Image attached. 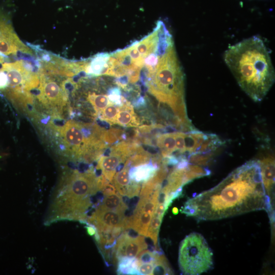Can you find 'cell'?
Here are the masks:
<instances>
[{
  "label": "cell",
  "mask_w": 275,
  "mask_h": 275,
  "mask_svg": "<svg viewBox=\"0 0 275 275\" xmlns=\"http://www.w3.org/2000/svg\"><path fill=\"white\" fill-rule=\"evenodd\" d=\"M261 210L273 218L271 199L263 185L259 161L251 160L214 187L188 199L180 210L197 220L211 221Z\"/></svg>",
  "instance_id": "6da1fadb"
},
{
  "label": "cell",
  "mask_w": 275,
  "mask_h": 275,
  "mask_svg": "<svg viewBox=\"0 0 275 275\" xmlns=\"http://www.w3.org/2000/svg\"><path fill=\"white\" fill-rule=\"evenodd\" d=\"M224 61L241 89L254 101H260L274 81V70L263 40L253 36L230 46Z\"/></svg>",
  "instance_id": "7a4b0ae2"
},
{
  "label": "cell",
  "mask_w": 275,
  "mask_h": 275,
  "mask_svg": "<svg viewBox=\"0 0 275 275\" xmlns=\"http://www.w3.org/2000/svg\"><path fill=\"white\" fill-rule=\"evenodd\" d=\"M178 263L182 273L199 275L213 268V255L204 237L194 232L180 242Z\"/></svg>",
  "instance_id": "3957f363"
},
{
  "label": "cell",
  "mask_w": 275,
  "mask_h": 275,
  "mask_svg": "<svg viewBox=\"0 0 275 275\" xmlns=\"http://www.w3.org/2000/svg\"><path fill=\"white\" fill-rule=\"evenodd\" d=\"M34 54V49L19 39L10 19L0 10V65L21 58L22 55Z\"/></svg>",
  "instance_id": "277c9868"
},
{
  "label": "cell",
  "mask_w": 275,
  "mask_h": 275,
  "mask_svg": "<svg viewBox=\"0 0 275 275\" xmlns=\"http://www.w3.org/2000/svg\"><path fill=\"white\" fill-rule=\"evenodd\" d=\"M126 218L125 212L97 207L91 215L87 217L86 223L93 225L97 229L96 233L110 232L118 227L124 230Z\"/></svg>",
  "instance_id": "5b68a950"
},
{
  "label": "cell",
  "mask_w": 275,
  "mask_h": 275,
  "mask_svg": "<svg viewBox=\"0 0 275 275\" xmlns=\"http://www.w3.org/2000/svg\"><path fill=\"white\" fill-rule=\"evenodd\" d=\"M61 136L67 146L77 156L85 153L89 143L79 124L68 121L61 129Z\"/></svg>",
  "instance_id": "8992f818"
},
{
  "label": "cell",
  "mask_w": 275,
  "mask_h": 275,
  "mask_svg": "<svg viewBox=\"0 0 275 275\" xmlns=\"http://www.w3.org/2000/svg\"><path fill=\"white\" fill-rule=\"evenodd\" d=\"M147 248L144 236L140 235L133 237L124 232L117 239L115 245L116 258L118 260L122 258H135Z\"/></svg>",
  "instance_id": "52a82bcc"
},
{
  "label": "cell",
  "mask_w": 275,
  "mask_h": 275,
  "mask_svg": "<svg viewBox=\"0 0 275 275\" xmlns=\"http://www.w3.org/2000/svg\"><path fill=\"white\" fill-rule=\"evenodd\" d=\"M152 216L141 210L134 209L130 216H126L125 229L131 228L139 234L146 236Z\"/></svg>",
  "instance_id": "ba28073f"
},
{
  "label": "cell",
  "mask_w": 275,
  "mask_h": 275,
  "mask_svg": "<svg viewBox=\"0 0 275 275\" xmlns=\"http://www.w3.org/2000/svg\"><path fill=\"white\" fill-rule=\"evenodd\" d=\"M259 163L263 185L270 197L274 184V159L268 156L259 161Z\"/></svg>",
  "instance_id": "9c48e42d"
},
{
  "label": "cell",
  "mask_w": 275,
  "mask_h": 275,
  "mask_svg": "<svg viewBox=\"0 0 275 275\" xmlns=\"http://www.w3.org/2000/svg\"><path fill=\"white\" fill-rule=\"evenodd\" d=\"M159 165L151 162L132 167L129 170L130 179L137 183L146 182L155 174Z\"/></svg>",
  "instance_id": "30bf717a"
},
{
  "label": "cell",
  "mask_w": 275,
  "mask_h": 275,
  "mask_svg": "<svg viewBox=\"0 0 275 275\" xmlns=\"http://www.w3.org/2000/svg\"><path fill=\"white\" fill-rule=\"evenodd\" d=\"M157 146L160 149L163 158L177 154L181 155L176 150L175 132H167L158 135L156 140Z\"/></svg>",
  "instance_id": "8fae6325"
},
{
  "label": "cell",
  "mask_w": 275,
  "mask_h": 275,
  "mask_svg": "<svg viewBox=\"0 0 275 275\" xmlns=\"http://www.w3.org/2000/svg\"><path fill=\"white\" fill-rule=\"evenodd\" d=\"M115 124L123 126H138L139 121L134 113L132 107L127 101L122 104L119 109Z\"/></svg>",
  "instance_id": "7c38bea8"
},
{
  "label": "cell",
  "mask_w": 275,
  "mask_h": 275,
  "mask_svg": "<svg viewBox=\"0 0 275 275\" xmlns=\"http://www.w3.org/2000/svg\"><path fill=\"white\" fill-rule=\"evenodd\" d=\"M102 209L113 210L125 212L128 206L122 198L117 193L104 197L97 207Z\"/></svg>",
  "instance_id": "4fadbf2b"
},
{
  "label": "cell",
  "mask_w": 275,
  "mask_h": 275,
  "mask_svg": "<svg viewBox=\"0 0 275 275\" xmlns=\"http://www.w3.org/2000/svg\"><path fill=\"white\" fill-rule=\"evenodd\" d=\"M130 178L128 167L125 166L120 171L118 172L114 178L115 186L119 194L125 196L128 188L130 185Z\"/></svg>",
  "instance_id": "5bb4252c"
},
{
  "label": "cell",
  "mask_w": 275,
  "mask_h": 275,
  "mask_svg": "<svg viewBox=\"0 0 275 275\" xmlns=\"http://www.w3.org/2000/svg\"><path fill=\"white\" fill-rule=\"evenodd\" d=\"M166 258L161 253L156 256L152 274H173Z\"/></svg>",
  "instance_id": "9a60e30c"
},
{
  "label": "cell",
  "mask_w": 275,
  "mask_h": 275,
  "mask_svg": "<svg viewBox=\"0 0 275 275\" xmlns=\"http://www.w3.org/2000/svg\"><path fill=\"white\" fill-rule=\"evenodd\" d=\"M88 100L92 104L97 113H100L109 104L107 95L97 94L94 92L89 93Z\"/></svg>",
  "instance_id": "2e32d148"
},
{
  "label": "cell",
  "mask_w": 275,
  "mask_h": 275,
  "mask_svg": "<svg viewBox=\"0 0 275 275\" xmlns=\"http://www.w3.org/2000/svg\"><path fill=\"white\" fill-rule=\"evenodd\" d=\"M162 219V217L154 214L151 218L146 235V236L153 241L157 250L158 236Z\"/></svg>",
  "instance_id": "e0dca14e"
},
{
  "label": "cell",
  "mask_w": 275,
  "mask_h": 275,
  "mask_svg": "<svg viewBox=\"0 0 275 275\" xmlns=\"http://www.w3.org/2000/svg\"><path fill=\"white\" fill-rule=\"evenodd\" d=\"M119 112L117 105L110 103L103 109L100 114V119L112 124H115L116 119Z\"/></svg>",
  "instance_id": "ac0fdd59"
},
{
  "label": "cell",
  "mask_w": 275,
  "mask_h": 275,
  "mask_svg": "<svg viewBox=\"0 0 275 275\" xmlns=\"http://www.w3.org/2000/svg\"><path fill=\"white\" fill-rule=\"evenodd\" d=\"M158 253V251H151L145 249L139 253L136 259L140 263H154Z\"/></svg>",
  "instance_id": "d6986e66"
},
{
  "label": "cell",
  "mask_w": 275,
  "mask_h": 275,
  "mask_svg": "<svg viewBox=\"0 0 275 275\" xmlns=\"http://www.w3.org/2000/svg\"><path fill=\"white\" fill-rule=\"evenodd\" d=\"M120 132L121 131L119 130H110L104 133L103 139L106 142L112 144L119 139L121 134Z\"/></svg>",
  "instance_id": "ffe728a7"
},
{
  "label": "cell",
  "mask_w": 275,
  "mask_h": 275,
  "mask_svg": "<svg viewBox=\"0 0 275 275\" xmlns=\"http://www.w3.org/2000/svg\"><path fill=\"white\" fill-rule=\"evenodd\" d=\"M154 263H140L138 261V270L140 274H152Z\"/></svg>",
  "instance_id": "44dd1931"
},
{
  "label": "cell",
  "mask_w": 275,
  "mask_h": 275,
  "mask_svg": "<svg viewBox=\"0 0 275 275\" xmlns=\"http://www.w3.org/2000/svg\"><path fill=\"white\" fill-rule=\"evenodd\" d=\"M143 148L144 150L149 153V154H157L158 153V148H156L154 146L144 145H143Z\"/></svg>",
  "instance_id": "7402d4cb"
},
{
  "label": "cell",
  "mask_w": 275,
  "mask_h": 275,
  "mask_svg": "<svg viewBox=\"0 0 275 275\" xmlns=\"http://www.w3.org/2000/svg\"><path fill=\"white\" fill-rule=\"evenodd\" d=\"M172 212L174 214H177L178 213V209L176 207L173 208Z\"/></svg>",
  "instance_id": "603a6c76"
}]
</instances>
